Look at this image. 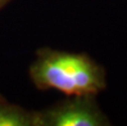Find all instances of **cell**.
<instances>
[{"label":"cell","instance_id":"3","mask_svg":"<svg viewBox=\"0 0 127 126\" xmlns=\"http://www.w3.org/2000/svg\"><path fill=\"white\" fill-rule=\"evenodd\" d=\"M0 126H36V111L23 108L0 97Z\"/></svg>","mask_w":127,"mask_h":126},{"label":"cell","instance_id":"4","mask_svg":"<svg viewBox=\"0 0 127 126\" xmlns=\"http://www.w3.org/2000/svg\"><path fill=\"white\" fill-rule=\"evenodd\" d=\"M10 1H12V0H0V10H1L4 6L8 4V3H10Z\"/></svg>","mask_w":127,"mask_h":126},{"label":"cell","instance_id":"1","mask_svg":"<svg viewBox=\"0 0 127 126\" xmlns=\"http://www.w3.org/2000/svg\"><path fill=\"white\" fill-rule=\"evenodd\" d=\"M30 79L39 90L65 95H98L107 89V71L86 53L40 48L30 66Z\"/></svg>","mask_w":127,"mask_h":126},{"label":"cell","instance_id":"2","mask_svg":"<svg viewBox=\"0 0 127 126\" xmlns=\"http://www.w3.org/2000/svg\"><path fill=\"white\" fill-rule=\"evenodd\" d=\"M112 122L96 95H65V99L36 111V126H109Z\"/></svg>","mask_w":127,"mask_h":126}]
</instances>
